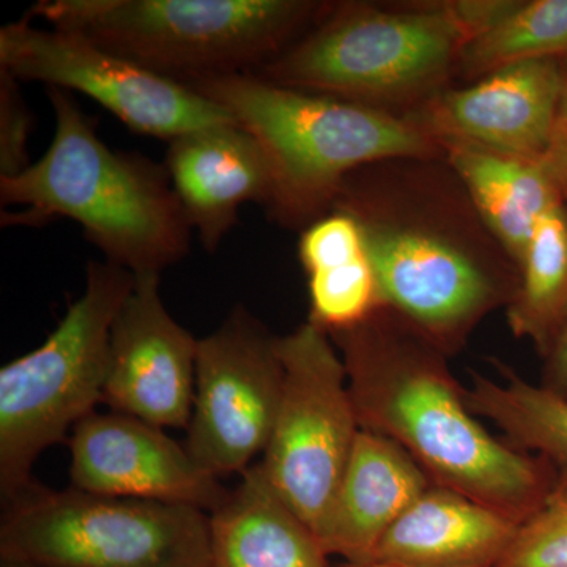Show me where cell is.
Wrapping results in <instances>:
<instances>
[{"label": "cell", "instance_id": "obj_1", "mask_svg": "<svg viewBox=\"0 0 567 567\" xmlns=\"http://www.w3.org/2000/svg\"><path fill=\"white\" fill-rule=\"evenodd\" d=\"M333 210L361 227L382 308L447 357L516 292L513 260L445 156L361 167L342 182Z\"/></svg>", "mask_w": 567, "mask_h": 567}, {"label": "cell", "instance_id": "obj_2", "mask_svg": "<svg viewBox=\"0 0 567 567\" xmlns=\"http://www.w3.org/2000/svg\"><path fill=\"white\" fill-rule=\"evenodd\" d=\"M363 431L393 440L439 486L513 517L536 509L554 481L544 457L502 442L470 409L447 354L390 309L330 334Z\"/></svg>", "mask_w": 567, "mask_h": 567}, {"label": "cell", "instance_id": "obj_3", "mask_svg": "<svg viewBox=\"0 0 567 567\" xmlns=\"http://www.w3.org/2000/svg\"><path fill=\"white\" fill-rule=\"evenodd\" d=\"M47 92L54 136L24 173L0 177L2 226L69 218L106 262L134 276L162 275L185 259L193 229L166 167L112 151L70 92Z\"/></svg>", "mask_w": 567, "mask_h": 567}, {"label": "cell", "instance_id": "obj_4", "mask_svg": "<svg viewBox=\"0 0 567 567\" xmlns=\"http://www.w3.org/2000/svg\"><path fill=\"white\" fill-rule=\"evenodd\" d=\"M509 6L511 0L328 3L300 39L252 74L405 114L447 87L470 41Z\"/></svg>", "mask_w": 567, "mask_h": 567}, {"label": "cell", "instance_id": "obj_5", "mask_svg": "<svg viewBox=\"0 0 567 567\" xmlns=\"http://www.w3.org/2000/svg\"><path fill=\"white\" fill-rule=\"evenodd\" d=\"M252 134L267 156L270 219L305 229L328 215L342 182L369 164L445 156L415 122L365 104L295 91L254 76L189 85Z\"/></svg>", "mask_w": 567, "mask_h": 567}, {"label": "cell", "instance_id": "obj_6", "mask_svg": "<svg viewBox=\"0 0 567 567\" xmlns=\"http://www.w3.org/2000/svg\"><path fill=\"white\" fill-rule=\"evenodd\" d=\"M327 7L309 0H41L31 17L189 87L256 73Z\"/></svg>", "mask_w": 567, "mask_h": 567}, {"label": "cell", "instance_id": "obj_7", "mask_svg": "<svg viewBox=\"0 0 567 567\" xmlns=\"http://www.w3.org/2000/svg\"><path fill=\"white\" fill-rule=\"evenodd\" d=\"M134 275L91 262L84 292L47 341L0 369V495L3 503L33 483L32 468L103 402L115 317Z\"/></svg>", "mask_w": 567, "mask_h": 567}, {"label": "cell", "instance_id": "obj_8", "mask_svg": "<svg viewBox=\"0 0 567 567\" xmlns=\"http://www.w3.org/2000/svg\"><path fill=\"white\" fill-rule=\"evenodd\" d=\"M0 559L32 567H210L208 514L33 481L3 503Z\"/></svg>", "mask_w": 567, "mask_h": 567}, {"label": "cell", "instance_id": "obj_9", "mask_svg": "<svg viewBox=\"0 0 567 567\" xmlns=\"http://www.w3.org/2000/svg\"><path fill=\"white\" fill-rule=\"evenodd\" d=\"M281 404L264 453L268 480L319 533L352 456L361 425L341 354L316 323L279 338Z\"/></svg>", "mask_w": 567, "mask_h": 567}, {"label": "cell", "instance_id": "obj_10", "mask_svg": "<svg viewBox=\"0 0 567 567\" xmlns=\"http://www.w3.org/2000/svg\"><path fill=\"white\" fill-rule=\"evenodd\" d=\"M0 70L20 82L80 92L134 133L167 142L235 122L188 85L152 73L81 33L37 28L31 18L0 31Z\"/></svg>", "mask_w": 567, "mask_h": 567}, {"label": "cell", "instance_id": "obj_11", "mask_svg": "<svg viewBox=\"0 0 567 567\" xmlns=\"http://www.w3.org/2000/svg\"><path fill=\"white\" fill-rule=\"evenodd\" d=\"M278 344L245 308L197 342L185 446L213 476L241 475L267 450L284 385Z\"/></svg>", "mask_w": 567, "mask_h": 567}, {"label": "cell", "instance_id": "obj_12", "mask_svg": "<svg viewBox=\"0 0 567 567\" xmlns=\"http://www.w3.org/2000/svg\"><path fill=\"white\" fill-rule=\"evenodd\" d=\"M563 66L557 59L517 62L462 87L436 92L405 117L436 142L503 155H546L557 128Z\"/></svg>", "mask_w": 567, "mask_h": 567}, {"label": "cell", "instance_id": "obj_13", "mask_svg": "<svg viewBox=\"0 0 567 567\" xmlns=\"http://www.w3.org/2000/svg\"><path fill=\"white\" fill-rule=\"evenodd\" d=\"M71 487L89 494L151 499L210 514L230 491L163 427L125 413L93 412L71 432Z\"/></svg>", "mask_w": 567, "mask_h": 567}, {"label": "cell", "instance_id": "obj_14", "mask_svg": "<svg viewBox=\"0 0 567 567\" xmlns=\"http://www.w3.org/2000/svg\"><path fill=\"white\" fill-rule=\"evenodd\" d=\"M134 278L112 324L103 404L158 427H188L199 339L167 311L159 275Z\"/></svg>", "mask_w": 567, "mask_h": 567}, {"label": "cell", "instance_id": "obj_15", "mask_svg": "<svg viewBox=\"0 0 567 567\" xmlns=\"http://www.w3.org/2000/svg\"><path fill=\"white\" fill-rule=\"evenodd\" d=\"M164 167L189 226L210 252L237 224L241 205L270 199L267 156L237 122L171 141Z\"/></svg>", "mask_w": 567, "mask_h": 567}, {"label": "cell", "instance_id": "obj_16", "mask_svg": "<svg viewBox=\"0 0 567 567\" xmlns=\"http://www.w3.org/2000/svg\"><path fill=\"white\" fill-rule=\"evenodd\" d=\"M432 484L398 443L361 429L317 539L328 557L368 566L388 529Z\"/></svg>", "mask_w": 567, "mask_h": 567}, {"label": "cell", "instance_id": "obj_17", "mask_svg": "<svg viewBox=\"0 0 567 567\" xmlns=\"http://www.w3.org/2000/svg\"><path fill=\"white\" fill-rule=\"evenodd\" d=\"M518 525L494 507L432 484L388 529L368 566L496 567Z\"/></svg>", "mask_w": 567, "mask_h": 567}, {"label": "cell", "instance_id": "obj_18", "mask_svg": "<svg viewBox=\"0 0 567 567\" xmlns=\"http://www.w3.org/2000/svg\"><path fill=\"white\" fill-rule=\"evenodd\" d=\"M440 147L488 233L517 270L537 224L550 208L567 200L557 159L550 151L537 158H522L458 142H443Z\"/></svg>", "mask_w": 567, "mask_h": 567}, {"label": "cell", "instance_id": "obj_19", "mask_svg": "<svg viewBox=\"0 0 567 567\" xmlns=\"http://www.w3.org/2000/svg\"><path fill=\"white\" fill-rule=\"evenodd\" d=\"M208 533L210 567H330L316 533L279 495L260 462L208 514Z\"/></svg>", "mask_w": 567, "mask_h": 567}, {"label": "cell", "instance_id": "obj_20", "mask_svg": "<svg viewBox=\"0 0 567 567\" xmlns=\"http://www.w3.org/2000/svg\"><path fill=\"white\" fill-rule=\"evenodd\" d=\"M298 257L308 276V320L328 334L350 330L382 308L363 233L352 216L333 210L305 227Z\"/></svg>", "mask_w": 567, "mask_h": 567}, {"label": "cell", "instance_id": "obj_21", "mask_svg": "<svg viewBox=\"0 0 567 567\" xmlns=\"http://www.w3.org/2000/svg\"><path fill=\"white\" fill-rule=\"evenodd\" d=\"M506 322L544 357L567 320V200L543 216L517 265Z\"/></svg>", "mask_w": 567, "mask_h": 567}, {"label": "cell", "instance_id": "obj_22", "mask_svg": "<svg viewBox=\"0 0 567 567\" xmlns=\"http://www.w3.org/2000/svg\"><path fill=\"white\" fill-rule=\"evenodd\" d=\"M496 371L499 379L472 374V385L465 388L470 409L494 423L511 446L567 465V398L533 385L499 361Z\"/></svg>", "mask_w": 567, "mask_h": 567}, {"label": "cell", "instance_id": "obj_23", "mask_svg": "<svg viewBox=\"0 0 567 567\" xmlns=\"http://www.w3.org/2000/svg\"><path fill=\"white\" fill-rule=\"evenodd\" d=\"M567 59V0H511L505 13L470 41L458 73L468 81L517 62Z\"/></svg>", "mask_w": 567, "mask_h": 567}, {"label": "cell", "instance_id": "obj_24", "mask_svg": "<svg viewBox=\"0 0 567 567\" xmlns=\"http://www.w3.org/2000/svg\"><path fill=\"white\" fill-rule=\"evenodd\" d=\"M540 505L520 525L496 567H567V465H555Z\"/></svg>", "mask_w": 567, "mask_h": 567}, {"label": "cell", "instance_id": "obj_25", "mask_svg": "<svg viewBox=\"0 0 567 567\" xmlns=\"http://www.w3.org/2000/svg\"><path fill=\"white\" fill-rule=\"evenodd\" d=\"M32 122L20 81L0 70V177H14L31 166L28 144Z\"/></svg>", "mask_w": 567, "mask_h": 567}, {"label": "cell", "instance_id": "obj_26", "mask_svg": "<svg viewBox=\"0 0 567 567\" xmlns=\"http://www.w3.org/2000/svg\"><path fill=\"white\" fill-rule=\"evenodd\" d=\"M546 358V383L544 386L567 398V320Z\"/></svg>", "mask_w": 567, "mask_h": 567}, {"label": "cell", "instance_id": "obj_27", "mask_svg": "<svg viewBox=\"0 0 567 567\" xmlns=\"http://www.w3.org/2000/svg\"><path fill=\"white\" fill-rule=\"evenodd\" d=\"M563 95L559 104V114L557 128H555L554 140H551V155L557 159L563 178H565L567 189V59H563Z\"/></svg>", "mask_w": 567, "mask_h": 567}, {"label": "cell", "instance_id": "obj_28", "mask_svg": "<svg viewBox=\"0 0 567 567\" xmlns=\"http://www.w3.org/2000/svg\"><path fill=\"white\" fill-rule=\"evenodd\" d=\"M0 567H32V566H25V565H17V563H2Z\"/></svg>", "mask_w": 567, "mask_h": 567}, {"label": "cell", "instance_id": "obj_29", "mask_svg": "<svg viewBox=\"0 0 567 567\" xmlns=\"http://www.w3.org/2000/svg\"><path fill=\"white\" fill-rule=\"evenodd\" d=\"M364 567H386V566H364Z\"/></svg>", "mask_w": 567, "mask_h": 567}, {"label": "cell", "instance_id": "obj_30", "mask_svg": "<svg viewBox=\"0 0 567 567\" xmlns=\"http://www.w3.org/2000/svg\"><path fill=\"white\" fill-rule=\"evenodd\" d=\"M339 567H352V566H349V565H342V566H339Z\"/></svg>", "mask_w": 567, "mask_h": 567}]
</instances>
